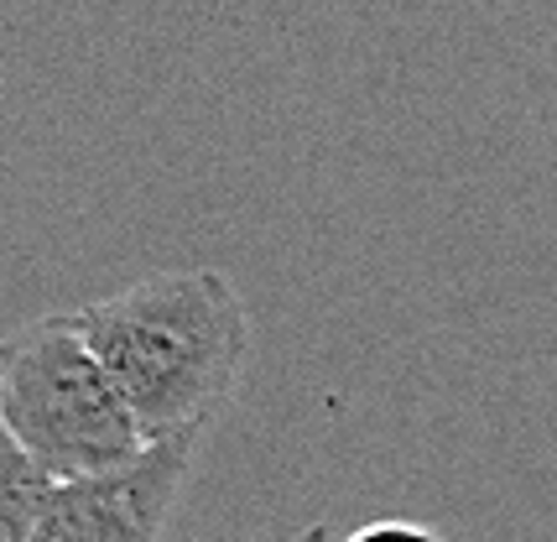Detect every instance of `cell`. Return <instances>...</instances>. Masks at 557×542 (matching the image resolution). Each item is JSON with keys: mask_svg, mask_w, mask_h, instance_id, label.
Instances as JSON below:
<instances>
[{"mask_svg": "<svg viewBox=\"0 0 557 542\" xmlns=\"http://www.w3.org/2000/svg\"><path fill=\"white\" fill-rule=\"evenodd\" d=\"M73 323L131 402L146 444L203 433L256 349L240 287L209 267L141 276L84 303Z\"/></svg>", "mask_w": 557, "mask_h": 542, "instance_id": "6da1fadb", "label": "cell"}, {"mask_svg": "<svg viewBox=\"0 0 557 542\" xmlns=\"http://www.w3.org/2000/svg\"><path fill=\"white\" fill-rule=\"evenodd\" d=\"M0 418L52 480H84L146 448L131 402L84 345L73 313L0 340Z\"/></svg>", "mask_w": 557, "mask_h": 542, "instance_id": "7a4b0ae2", "label": "cell"}, {"mask_svg": "<svg viewBox=\"0 0 557 542\" xmlns=\"http://www.w3.org/2000/svg\"><path fill=\"white\" fill-rule=\"evenodd\" d=\"M203 433L146 444L136 459L84 480H58L32 542H157Z\"/></svg>", "mask_w": 557, "mask_h": 542, "instance_id": "3957f363", "label": "cell"}, {"mask_svg": "<svg viewBox=\"0 0 557 542\" xmlns=\"http://www.w3.org/2000/svg\"><path fill=\"white\" fill-rule=\"evenodd\" d=\"M52 485L58 480L16 444V433L0 418V542H32Z\"/></svg>", "mask_w": 557, "mask_h": 542, "instance_id": "277c9868", "label": "cell"}, {"mask_svg": "<svg viewBox=\"0 0 557 542\" xmlns=\"http://www.w3.org/2000/svg\"><path fill=\"white\" fill-rule=\"evenodd\" d=\"M344 542H443V532L422 527V521H370L360 532H349Z\"/></svg>", "mask_w": 557, "mask_h": 542, "instance_id": "5b68a950", "label": "cell"}, {"mask_svg": "<svg viewBox=\"0 0 557 542\" xmlns=\"http://www.w3.org/2000/svg\"><path fill=\"white\" fill-rule=\"evenodd\" d=\"M292 542H334V532H329V527H302Z\"/></svg>", "mask_w": 557, "mask_h": 542, "instance_id": "8992f818", "label": "cell"}]
</instances>
